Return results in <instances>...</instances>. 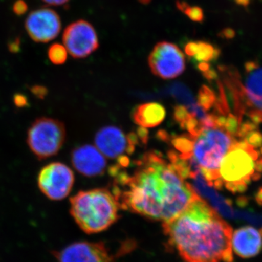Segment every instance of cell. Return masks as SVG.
Segmentation results:
<instances>
[{
  "instance_id": "1",
  "label": "cell",
  "mask_w": 262,
  "mask_h": 262,
  "mask_svg": "<svg viewBox=\"0 0 262 262\" xmlns=\"http://www.w3.org/2000/svg\"><path fill=\"white\" fill-rule=\"evenodd\" d=\"M134 163L128 173L118 164L110 170L113 194L124 210L164 223L200 196L178 167L160 153L149 151Z\"/></svg>"
},
{
  "instance_id": "2",
  "label": "cell",
  "mask_w": 262,
  "mask_h": 262,
  "mask_svg": "<svg viewBox=\"0 0 262 262\" xmlns=\"http://www.w3.org/2000/svg\"><path fill=\"white\" fill-rule=\"evenodd\" d=\"M169 247L187 262H232V229L214 208L198 196L164 222Z\"/></svg>"
},
{
  "instance_id": "3",
  "label": "cell",
  "mask_w": 262,
  "mask_h": 262,
  "mask_svg": "<svg viewBox=\"0 0 262 262\" xmlns=\"http://www.w3.org/2000/svg\"><path fill=\"white\" fill-rule=\"evenodd\" d=\"M241 122L233 114L217 113L213 125L203 127L194 135L189 134L190 149L182 159L200 172L209 186L222 189L221 163L235 142Z\"/></svg>"
},
{
  "instance_id": "4",
  "label": "cell",
  "mask_w": 262,
  "mask_h": 262,
  "mask_svg": "<svg viewBox=\"0 0 262 262\" xmlns=\"http://www.w3.org/2000/svg\"><path fill=\"white\" fill-rule=\"evenodd\" d=\"M121 208L116 196L103 188L80 191L70 199V213L88 234L106 230L117 222Z\"/></svg>"
},
{
  "instance_id": "5",
  "label": "cell",
  "mask_w": 262,
  "mask_h": 262,
  "mask_svg": "<svg viewBox=\"0 0 262 262\" xmlns=\"http://www.w3.org/2000/svg\"><path fill=\"white\" fill-rule=\"evenodd\" d=\"M243 81L236 69H231L222 77V82L228 88L233 100L234 116L241 122L246 116L258 125L262 122V66L256 61L245 64Z\"/></svg>"
},
{
  "instance_id": "6",
  "label": "cell",
  "mask_w": 262,
  "mask_h": 262,
  "mask_svg": "<svg viewBox=\"0 0 262 262\" xmlns=\"http://www.w3.org/2000/svg\"><path fill=\"white\" fill-rule=\"evenodd\" d=\"M221 184L229 192L242 193L252 182L261 179L262 155L242 139H237L221 163Z\"/></svg>"
},
{
  "instance_id": "7",
  "label": "cell",
  "mask_w": 262,
  "mask_h": 262,
  "mask_svg": "<svg viewBox=\"0 0 262 262\" xmlns=\"http://www.w3.org/2000/svg\"><path fill=\"white\" fill-rule=\"evenodd\" d=\"M66 137L63 122L51 117H39L29 127L27 143L36 158L42 160L58 154Z\"/></svg>"
},
{
  "instance_id": "8",
  "label": "cell",
  "mask_w": 262,
  "mask_h": 262,
  "mask_svg": "<svg viewBox=\"0 0 262 262\" xmlns=\"http://www.w3.org/2000/svg\"><path fill=\"white\" fill-rule=\"evenodd\" d=\"M139 135H127L117 127L108 126L98 130L95 136L96 147L105 157L112 159H120L132 154L138 145L139 139L146 141L147 132L141 127Z\"/></svg>"
},
{
  "instance_id": "9",
  "label": "cell",
  "mask_w": 262,
  "mask_h": 262,
  "mask_svg": "<svg viewBox=\"0 0 262 262\" xmlns=\"http://www.w3.org/2000/svg\"><path fill=\"white\" fill-rule=\"evenodd\" d=\"M74 183L75 175L72 169L60 162L46 165L38 174V187L51 201H61L67 198Z\"/></svg>"
},
{
  "instance_id": "10",
  "label": "cell",
  "mask_w": 262,
  "mask_h": 262,
  "mask_svg": "<svg viewBox=\"0 0 262 262\" xmlns=\"http://www.w3.org/2000/svg\"><path fill=\"white\" fill-rule=\"evenodd\" d=\"M149 66L157 77L170 80L179 77L186 68L185 56L180 48L173 43L158 42L149 56Z\"/></svg>"
},
{
  "instance_id": "11",
  "label": "cell",
  "mask_w": 262,
  "mask_h": 262,
  "mask_svg": "<svg viewBox=\"0 0 262 262\" xmlns=\"http://www.w3.org/2000/svg\"><path fill=\"white\" fill-rule=\"evenodd\" d=\"M63 45L74 58H84L99 47L97 33L89 22L78 20L70 24L63 34Z\"/></svg>"
},
{
  "instance_id": "12",
  "label": "cell",
  "mask_w": 262,
  "mask_h": 262,
  "mask_svg": "<svg viewBox=\"0 0 262 262\" xmlns=\"http://www.w3.org/2000/svg\"><path fill=\"white\" fill-rule=\"evenodd\" d=\"M25 29L34 42H49L61 32V18L51 8H39L29 13L25 20Z\"/></svg>"
},
{
  "instance_id": "13",
  "label": "cell",
  "mask_w": 262,
  "mask_h": 262,
  "mask_svg": "<svg viewBox=\"0 0 262 262\" xmlns=\"http://www.w3.org/2000/svg\"><path fill=\"white\" fill-rule=\"evenodd\" d=\"M58 262H113V256L101 243L76 242L53 252Z\"/></svg>"
},
{
  "instance_id": "14",
  "label": "cell",
  "mask_w": 262,
  "mask_h": 262,
  "mask_svg": "<svg viewBox=\"0 0 262 262\" xmlns=\"http://www.w3.org/2000/svg\"><path fill=\"white\" fill-rule=\"evenodd\" d=\"M71 161L79 173L89 177L102 175L106 167L104 155L92 145L80 146L72 150Z\"/></svg>"
},
{
  "instance_id": "15",
  "label": "cell",
  "mask_w": 262,
  "mask_h": 262,
  "mask_svg": "<svg viewBox=\"0 0 262 262\" xmlns=\"http://www.w3.org/2000/svg\"><path fill=\"white\" fill-rule=\"evenodd\" d=\"M232 251L243 258L257 256L262 250V234L253 227H243L232 232Z\"/></svg>"
},
{
  "instance_id": "16",
  "label": "cell",
  "mask_w": 262,
  "mask_h": 262,
  "mask_svg": "<svg viewBox=\"0 0 262 262\" xmlns=\"http://www.w3.org/2000/svg\"><path fill=\"white\" fill-rule=\"evenodd\" d=\"M165 108L158 103H146L137 106L133 114L134 122L143 128L159 125L165 117Z\"/></svg>"
},
{
  "instance_id": "17",
  "label": "cell",
  "mask_w": 262,
  "mask_h": 262,
  "mask_svg": "<svg viewBox=\"0 0 262 262\" xmlns=\"http://www.w3.org/2000/svg\"><path fill=\"white\" fill-rule=\"evenodd\" d=\"M184 51L187 56L199 63L214 61L221 53L220 50L211 43L201 40L187 42Z\"/></svg>"
},
{
  "instance_id": "18",
  "label": "cell",
  "mask_w": 262,
  "mask_h": 262,
  "mask_svg": "<svg viewBox=\"0 0 262 262\" xmlns=\"http://www.w3.org/2000/svg\"><path fill=\"white\" fill-rule=\"evenodd\" d=\"M176 4L177 8L192 21L203 23L205 16L201 8L198 6H192L186 2L181 1V0H177Z\"/></svg>"
},
{
  "instance_id": "19",
  "label": "cell",
  "mask_w": 262,
  "mask_h": 262,
  "mask_svg": "<svg viewBox=\"0 0 262 262\" xmlns=\"http://www.w3.org/2000/svg\"><path fill=\"white\" fill-rule=\"evenodd\" d=\"M48 56L53 64L62 65L67 61L68 52L63 45L55 43L48 49Z\"/></svg>"
},
{
  "instance_id": "20",
  "label": "cell",
  "mask_w": 262,
  "mask_h": 262,
  "mask_svg": "<svg viewBox=\"0 0 262 262\" xmlns=\"http://www.w3.org/2000/svg\"><path fill=\"white\" fill-rule=\"evenodd\" d=\"M28 10V5L24 0H16L13 5V11L15 15H22L25 14Z\"/></svg>"
},
{
  "instance_id": "21",
  "label": "cell",
  "mask_w": 262,
  "mask_h": 262,
  "mask_svg": "<svg viewBox=\"0 0 262 262\" xmlns=\"http://www.w3.org/2000/svg\"><path fill=\"white\" fill-rule=\"evenodd\" d=\"M31 91L36 97L39 98H44L47 96L48 89L42 85H34L31 89Z\"/></svg>"
},
{
  "instance_id": "22",
  "label": "cell",
  "mask_w": 262,
  "mask_h": 262,
  "mask_svg": "<svg viewBox=\"0 0 262 262\" xmlns=\"http://www.w3.org/2000/svg\"><path fill=\"white\" fill-rule=\"evenodd\" d=\"M14 103L18 107H24L28 104V101L25 96L21 94H16L14 96Z\"/></svg>"
},
{
  "instance_id": "23",
  "label": "cell",
  "mask_w": 262,
  "mask_h": 262,
  "mask_svg": "<svg viewBox=\"0 0 262 262\" xmlns=\"http://www.w3.org/2000/svg\"><path fill=\"white\" fill-rule=\"evenodd\" d=\"M20 47V40L19 38H15L8 44V48L12 53H18Z\"/></svg>"
},
{
  "instance_id": "24",
  "label": "cell",
  "mask_w": 262,
  "mask_h": 262,
  "mask_svg": "<svg viewBox=\"0 0 262 262\" xmlns=\"http://www.w3.org/2000/svg\"><path fill=\"white\" fill-rule=\"evenodd\" d=\"M46 4L54 5V6H60L67 4L70 0H42Z\"/></svg>"
},
{
  "instance_id": "25",
  "label": "cell",
  "mask_w": 262,
  "mask_h": 262,
  "mask_svg": "<svg viewBox=\"0 0 262 262\" xmlns=\"http://www.w3.org/2000/svg\"><path fill=\"white\" fill-rule=\"evenodd\" d=\"M256 201L257 202L258 205L262 206V188L256 193Z\"/></svg>"
},
{
  "instance_id": "26",
  "label": "cell",
  "mask_w": 262,
  "mask_h": 262,
  "mask_svg": "<svg viewBox=\"0 0 262 262\" xmlns=\"http://www.w3.org/2000/svg\"><path fill=\"white\" fill-rule=\"evenodd\" d=\"M140 3L143 5H147L151 3V0H139Z\"/></svg>"
},
{
  "instance_id": "27",
  "label": "cell",
  "mask_w": 262,
  "mask_h": 262,
  "mask_svg": "<svg viewBox=\"0 0 262 262\" xmlns=\"http://www.w3.org/2000/svg\"><path fill=\"white\" fill-rule=\"evenodd\" d=\"M259 230H260V232H261V233L262 234V228L261 229H259Z\"/></svg>"
}]
</instances>
